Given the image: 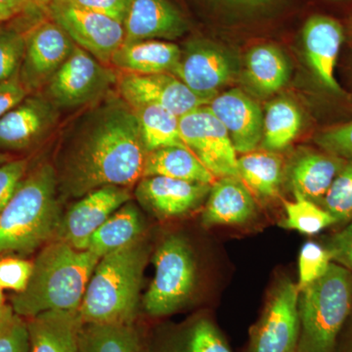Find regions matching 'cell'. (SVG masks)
Listing matches in <instances>:
<instances>
[{
	"mask_svg": "<svg viewBox=\"0 0 352 352\" xmlns=\"http://www.w3.org/2000/svg\"><path fill=\"white\" fill-rule=\"evenodd\" d=\"M80 8L108 16L124 25L131 0H65Z\"/></svg>",
	"mask_w": 352,
	"mask_h": 352,
	"instance_id": "f35d334b",
	"label": "cell"
},
{
	"mask_svg": "<svg viewBox=\"0 0 352 352\" xmlns=\"http://www.w3.org/2000/svg\"><path fill=\"white\" fill-rule=\"evenodd\" d=\"M344 41V27L328 16H311L303 25L302 43L308 64L319 82L338 94H342V88L336 80L335 69Z\"/></svg>",
	"mask_w": 352,
	"mask_h": 352,
	"instance_id": "ac0fdd59",
	"label": "cell"
},
{
	"mask_svg": "<svg viewBox=\"0 0 352 352\" xmlns=\"http://www.w3.org/2000/svg\"><path fill=\"white\" fill-rule=\"evenodd\" d=\"M240 1H245V2H259V1H263V0H240Z\"/></svg>",
	"mask_w": 352,
	"mask_h": 352,
	"instance_id": "c3c4849f",
	"label": "cell"
},
{
	"mask_svg": "<svg viewBox=\"0 0 352 352\" xmlns=\"http://www.w3.org/2000/svg\"><path fill=\"white\" fill-rule=\"evenodd\" d=\"M180 55L182 50L176 44L150 39L124 43L113 55L110 64L124 73L138 75L173 74Z\"/></svg>",
	"mask_w": 352,
	"mask_h": 352,
	"instance_id": "7402d4cb",
	"label": "cell"
},
{
	"mask_svg": "<svg viewBox=\"0 0 352 352\" xmlns=\"http://www.w3.org/2000/svg\"><path fill=\"white\" fill-rule=\"evenodd\" d=\"M147 154L131 106L120 97L98 101L65 131L55 166L59 192L80 199L108 185L131 188Z\"/></svg>",
	"mask_w": 352,
	"mask_h": 352,
	"instance_id": "6da1fadb",
	"label": "cell"
},
{
	"mask_svg": "<svg viewBox=\"0 0 352 352\" xmlns=\"http://www.w3.org/2000/svg\"><path fill=\"white\" fill-rule=\"evenodd\" d=\"M140 126L141 135L148 153L164 147H187L182 140L179 118L163 107L144 104L131 107Z\"/></svg>",
	"mask_w": 352,
	"mask_h": 352,
	"instance_id": "f1b7e54d",
	"label": "cell"
},
{
	"mask_svg": "<svg viewBox=\"0 0 352 352\" xmlns=\"http://www.w3.org/2000/svg\"><path fill=\"white\" fill-rule=\"evenodd\" d=\"M201 221L207 227L237 226L256 214V201L239 177L226 176L210 187Z\"/></svg>",
	"mask_w": 352,
	"mask_h": 352,
	"instance_id": "ffe728a7",
	"label": "cell"
},
{
	"mask_svg": "<svg viewBox=\"0 0 352 352\" xmlns=\"http://www.w3.org/2000/svg\"><path fill=\"white\" fill-rule=\"evenodd\" d=\"M351 34H352V20H351Z\"/></svg>",
	"mask_w": 352,
	"mask_h": 352,
	"instance_id": "681fc988",
	"label": "cell"
},
{
	"mask_svg": "<svg viewBox=\"0 0 352 352\" xmlns=\"http://www.w3.org/2000/svg\"><path fill=\"white\" fill-rule=\"evenodd\" d=\"M207 106L226 127L236 152L254 151L263 141V112L242 90L234 88L217 94Z\"/></svg>",
	"mask_w": 352,
	"mask_h": 352,
	"instance_id": "e0dca14e",
	"label": "cell"
},
{
	"mask_svg": "<svg viewBox=\"0 0 352 352\" xmlns=\"http://www.w3.org/2000/svg\"><path fill=\"white\" fill-rule=\"evenodd\" d=\"M46 11L76 45L101 63L110 64L116 51L124 43V25L108 16L73 6L65 0H53Z\"/></svg>",
	"mask_w": 352,
	"mask_h": 352,
	"instance_id": "ba28073f",
	"label": "cell"
},
{
	"mask_svg": "<svg viewBox=\"0 0 352 352\" xmlns=\"http://www.w3.org/2000/svg\"><path fill=\"white\" fill-rule=\"evenodd\" d=\"M10 156H9L6 152L0 150V166H1L2 164L6 163V162L10 161Z\"/></svg>",
	"mask_w": 352,
	"mask_h": 352,
	"instance_id": "bcb514c9",
	"label": "cell"
},
{
	"mask_svg": "<svg viewBox=\"0 0 352 352\" xmlns=\"http://www.w3.org/2000/svg\"><path fill=\"white\" fill-rule=\"evenodd\" d=\"M68 34L55 21L38 23L25 34L20 82L30 94L43 90L75 47Z\"/></svg>",
	"mask_w": 352,
	"mask_h": 352,
	"instance_id": "8fae6325",
	"label": "cell"
},
{
	"mask_svg": "<svg viewBox=\"0 0 352 352\" xmlns=\"http://www.w3.org/2000/svg\"><path fill=\"white\" fill-rule=\"evenodd\" d=\"M117 85L120 98L131 107L153 104L170 111L178 118L208 104L170 73H122Z\"/></svg>",
	"mask_w": 352,
	"mask_h": 352,
	"instance_id": "9a60e30c",
	"label": "cell"
},
{
	"mask_svg": "<svg viewBox=\"0 0 352 352\" xmlns=\"http://www.w3.org/2000/svg\"><path fill=\"white\" fill-rule=\"evenodd\" d=\"M331 263L332 258L327 248L315 242L305 243L298 258V291L323 276Z\"/></svg>",
	"mask_w": 352,
	"mask_h": 352,
	"instance_id": "836d02e7",
	"label": "cell"
},
{
	"mask_svg": "<svg viewBox=\"0 0 352 352\" xmlns=\"http://www.w3.org/2000/svg\"><path fill=\"white\" fill-rule=\"evenodd\" d=\"M294 195L295 200L285 201V228L298 231L305 235H316L327 227L338 223L335 217L318 204L300 194L294 193Z\"/></svg>",
	"mask_w": 352,
	"mask_h": 352,
	"instance_id": "1f68e13d",
	"label": "cell"
},
{
	"mask_svg": "<svg viewBox=\"0 0 352 352\" xmlns=\"http://www.w3.org/2000/svg\"><path fill=\"white\" fill-rule=\"evenodd\" d=\"M346 160L328 152L309 151L296 157L289 170L294 193L320 204Z\"/></svg>",
	"mask_w": 352,
	"mask_h": 352,
	"instance_id": "603a6c76",
	"label": "cell"
},
{
	"mask_svg": "<svg viewBox=\"0 0 352 352\" xmlns=\"http://www.w3.org/2000/svg\"><path fill=\"white\" fill-rule=\"evenodd\" d=\"M124 43L173 39L186 31V23L168 0H131L124 22Z\"/></svg>",
	"mask_w": 352,
	"mask_h": 352,
	"instance_id": "d6986e66",
	"label": "cell"
},
{
	"mask_svg": "<svg viewBox=\"0 0 352 352\" xmlns=\"http://www.w3.org/2000/svg\"><path fill=\"white\" fill-rule=\"evenodd\" d=\"M29 171V160L11 159L0 166V212Z\"/></svg>",
	"mask_w": 352,
	"mask_h": 352,
	"instance_id": "74e56055",
	"label": "cell"
},
{
	"mask_svg": "<svg viewBox=\"0 0 352 352\" xmlns=\"http://www.w3.org/2000/svg\"><path fill=\"white\" fill-rule=\"evenodd\" d=\"M235 73V60L226 51L208 41H193L182 51L173 75L208 103Z\"/></svg>",
	"mask_w": 352,
	"mask_h": 352,
	"instance_id": "5bb4252c",
	"label": "cell"
},
{
	"mask_svg": "<svg viewBox=\"0 0 352 352\" xmlns=\"http://www.w3.org/2000/svg\"><path fill=\"white\" fill-rule=\"evenodd\" d=\"M19 315L15 314L11 305L2 303L0 305V335L8 330L13 325L14 322L17 320Z\"/></svg>",
	"mask_w": 352,
	"mask_h": 352,
	"instance_id": "ee69618b",
	"label": "cell"
},
{
	"mask_svg": "<svg viewBox=\"0 0 352 352\" xmlns=\"http://www.w3.org/2000/svg\"><path fill=\"white\" fill-rule=\"evenodd\" d=\"M34 261L19 258H0V285L16 294L27 288L31 280Z\"/></svg>",
	"mask_w": 352,
	"mask_h": 352,
	"instance_id": "d590c367",
	"label": "cell"
},
{
	"mask_svg": "<svg viewBox=\"0 0 352 352\" xmlns=\"http://www.w3.org/2000/svg\"><path fill=\"white\" fill-rule=\"evenodd\" d=\"M149 252L141 238L100 258L78 307L82 324H134Z\"/></svg>",
	"mask_w": 352,
	"mask_h": 352,
	"instance_id": "277c9868",
	"label": "cell"
},
{
	"mask_svg": "<svg viewBox=\"0 0 352 352\" xmlns=\"http://www.w3.org/2000/svg\"><path fill=\"white\" fill-rule=\"evenodd\" d=\"M316 143L325 152L344 160L352 159V122L321 132Z\"/></svg>",
	"mask_w": 352,
	"mask_h": 352,
	"instance_id": "8d00e7d4",
	"label": "cell"
},
{
	"mask_svg": "<svg viewBox=\"0 0 352 352\" xmlns=\"http://www.w3.org/2000/svg\"><path fill=\"white\" fill-rule=\"evenodd\" d=\"M212 185L164 176H147L138 183L139 203L161 219L182 217L201 205Z\"/></svg>",
	"mask_w": 352,
	"mask_h": 352,
	"instance_id": "2e32d148",
	"label": "cell"
},
{
	"mask_svg": "<svg viewBox=\"0 0 352 352\" xmlns=\"http://www.w3.org/2000/svg\"><path fill=\"white\" fill-rule=\"evenodd\" d=\"M29 352H80L78 310H52L25 319Z\"/></svg>",
	"mask_w": 352,
	"mask_h": 352,
	"instance_id": "44dd1931",
	"label": "cell"
},
{
	"mask_svg": "<svg viewBox=\"0 0 352 352\" xmlns=\"http://www.w3.org/2000/svg\"><path fill=\"white\" fill-rule=\"evenodd\" d=\"M32 4L31 0H0V22L13 19Z\"/></svg>",
	"mask_w": 352,
	"mask_h": 352,
	"instance_id": "7bdbcfd3",
	"label": "cell"
},
{
	"mask_svg": "<svg viewBox=\"0 0 352 352\" xmlns=\"http://www.w3.org/2000/svg\"><path fill=\"white\" fill-rule=\"evenodd\" d=\"M80 352H146L135 324H82Z\"/></svg>",
	"mask_w": 352,
	"mask_h": 352,
	"instance_id": "4316f807",
	"label": "cell"
},
{
	"mask_svg": "<svg viewBox=\"0 0 352 352\" xmlns=\"http://www.w3.org/2000/svg\"><path fill=\"white\" fill-rule=\"evenodd\" d=\"M300 126L302 115L293 102L273 101L263 117V147L272 152L285 149L298 135Z\"/></svg>",
	"mask_w": 352,
	"mask_h": 352,
	"instance_id": "4dcf8cb0",
	"label": "cell"
},
{
	"mask_svg": "<svg viewBox=\"0 0 352 352\" xmlns=\"http://www.w3.org/2000/svg\"><path fill=\"white\" fill-rule=\"evenodd\" d=\"M99 261L87 250L51 241L34 261L27 288L11 298V307L24 319L52 310H78Z\"/></svg>",
	"mask_w": 352,
	"mask_h": 352,
	"instance_id": "7a4b0ae2",
	"label": "cell"
},
{
	"mask_svg": "<svg viewBox=\"0 0 352 352\" xmlns=\"http://www.w3.org/2000/svg\"><path fill=\"white\" fill-rule=\"evenodd\" d=\"M351 309V271L332 263L323 276L300 292L296 352L335 351Z\"/></svg>",
	"mask_w": 352,
	"mask_h": 352,
	"instance_id": "5b68a950",
	"label": "cell"
},
{
	"mask_svg": "<svg viewBox=\"0 0 352 352\" xmlns=\"http://www.w3.org/2000/svg\"><path fill=\"white\" fill-rule=\"evenodd\" d=\"M131 188L108 185L89 192L62 215L56 240L87 250L90 238L120 207L131 201Z\"/></svg>",
	"mask_w": 352,
	"mask_h": 352,
	"instance_id": "7c38bea8",
	"label": "cell"
},
{
	"mask_svg": "<svg viewBox=\"0 0 352 352\" xmlns=\"http://www.w3.org/2000/svg\"><path fill=\"white\" fill-rule=\"evenodd\" d=\"M145 222L140 210L129 201L120 207L90 238L87 251L99 258L141 239Z\"/></svg>",
	"mask_w": 352,
	"mask_h": 352,
	"instance_id": "d4e9b609",
	"label": "cell"
},
{
	"mask_svg": "<svg viewBox=\"0 0 352 352\" xmlns=\"http://www.w3.org/2000/svg\"><path fill=\"white\" fill-rule=\"evenodd\" d=\"M25 48V34L14 29L0 30V82L19 75Z\"/></svg>",
	"mask_w": 352,
	"mask_h": 352,
	"instance_id": "e575fe53",
	"label": "cell"
},
{
	"mask_svg": "<svg viewBox=\"0 0 352 352\" xmlns=\"http://www.w3.org/2000/svg\"><path fill=\"white\" fill-rule=\"evenodd\" d=\"M118 78L108 65L75 45L68 59L44 87L43 94L59 110L80 108L103 98L113 85H117Z\"/></svg>",
	"mask_w": 352,
	"mask_h": 352,
	"instance_id": "52a82bcc",
	"label": "cell"
},
{
	"mask_svg": "<svg viewBox=\"0 0 352 352\" xmlns=\"http://www.w3.org/2000/svg\"><path fill=\"white\" fill-rule=\"evenodd\" d=\"M179 129L185 145L215 178H240L237 152L230 136L207 105L180 117Z\"/></svg>",
	"mask_w": 352,
	"mask_h": 352,
	"instance_id": "9c48e42d",
	"label": "cell"
},
{
	"mask_svg": "<svg viewBox=\"0 0 352 352\" xmlns=\"http://www.w3.org/2000/svg\"><path fill=\"white\" fill-rule=\"evenodd\" d=\"M60 110L43 94H30L0 118V150L22 152L41 144L56 129Z\"/></svg>",
	"mask_w": 352,
	"mask_h": 352,
	"instance_id": "4fadbf2b",
	"label": "cell"
},
{
	"mask_svg": "<svg viewBox=\"0 0 352 352\" xmlns=\"http://www.w3.org/2000/svg\"><path fill=\"white\" fill-rule=\"evenodd\" d=\"M238 170L241 180L245 186L263 199L273 198L278 194L283 164L274 152L252 151L238 157Z\"/></svg>",
	"mask_w": 352,
	"mask_h": 352,
	"instance_id": "83f0119b",
	"label": "cell"
},
{
	"mask_svg": "<svg viewBox=\"0 0 352 352\" xmlns=\"http://www.w3.org/2000/svg\"><path fill=\"white\" fill-rule=\"evenodd\" d=\"M147 176H164L210 185L217 179L189 148L179 146L161 148L148 153L142 177Z\"/></svg>",
	"mask_w": 352,
	"mask_h": 352,
	"instance_id": "484cf974",
	"label": "cell"
},
{
	"mask_svg": "<svg viewBox=\"0 0 352 352\" xmlns=\"http://www.w3.org/2000/svg\"><path fill=\"white\" fill-rule=\"evenodd\" d=\"M55 166L43 163L28 171L0 212V256L32 254L56 239L62 219Z\"/></svg>",
	"mask_w": 352,
	"mask_h": 352,
	"instance_id": "3957f363",
	"label": "cell"
},
{
	"mask_svg": "<svg viewBox=\"0 0 352 352\" xmlns=\"http://www.w3.org/2000/svg\"><path fill=\"white\" fill-rule=\"evenodd\" d=\"M0 352H29L25 319L18 317L10 328L0 335Z\"/></svg>",
	"mask_w": 352,
	"mask_h": 352,
	"instance_id": "60d3db41",
	"label": "cell"
},
{
	"mask_svg": "<svg viewBox=\"0 0 352 352\" xmlns=\"http://www.w3.org/2000/svg\"><path fill=\"white\" fill-rule=\"evenodd\" d=\"M53 0H31L32 6L39 7V8L46 9L47 10L48 6H50Z\"/></svg>",
	"mask_w": 352,
	"mask_h": 352,
	"instance_id": "f6af8a7d",
	"label": "cell"
},
{
	"mask_svg": "<svg viewBox=\"0 0 352 352\" xmlns=\"http://www.w3.org/2000/svg\"><path fill=\"white\" fill-rule=\"evenodd\" d=\"M2 303L6 302H4L3 288L0 285V305H2Z\"/></svg>",
	"mask_w": 352,
	"mask_h": 352,
	"instance_id": "7dc6e473",
	"label": "cell"
},
{
	"mask_svg": "<svg viewBox=\"0 0 352 352\" xmlns=\"http://www.w3.org/2000/svg\"><path fill=\"white\" fill-rule=\"evenodd\" d=\"M146 352H232L219 329L205 316L170 330Z\"/></svg>",
	"mask_w": 352,
	"mask_h": 352,
	"instance_id": "cb8c5ba5",
	"label": "cell"
},
{
	"mask_svg": "<svg viewBox=\"0 0 352 352\" xmlns=\"http://www.w3.org/2000/svg\"><path fill=\"white\" fill-rule=\"evenodd\" d=\"M326 248L330 252L332 263L352 271V221L336 234Z\"/></svg>",
	"mask_w": 352,
	"mask_h": 352,
	"instance_id": "ab89813d",
	"label": "cell"
},
{
	"mask_svg": "<svg viewBox=\"0 0 352 352\" xmlns=\"http://www.w3.org/2000/svg\"><path fill=\"white\" fill-rule=\"evenodd\" d=\"M153 263L154 278L143 298V307L150 316H168L182 309L193 294L195 258L184 238L170 235L157 247Z\"/></svg>",
	"mask_w": 352,
	"mask_h": 352,
	"instance_id": "8992f818",
	"label": "cell"
},
{
	"mask_svg": "<svg viewBox=\"0 0 352 352\" xmlns=\"http://www.w3.org/2000/svg\"><path fill=\"white\" fill-rule=\"evenodd\" d=\"M30 94L20 82L19 75L0 82V118L12 110Z\"/></svg>",
	"mask_w": 352,
	"mask_h": 352,
	"instance_id": "b9f144b4",
	"label": "cell"
},
{
	"mask_svg": "<svg viewBox=\"0 0 352 352\" xmlns=\"http://www.w3.org/2000/svg\"><path fill=\"white\" fill-rule=\"evenodd\" d=\"M319 206L337 222L352 219V159L346 160Z\"/></svg>",
	"mask_w": 352,
	"mask_h": 352,
	"instance_id": "d6a6232c",
	"label": "cell"
},
{
	"mask_svg": "<svg viewBox=\"0 0 352 352\" xmlns=\"http://www.w3.org/2000/svg\"><path fill=\"white\" fill-rule=\"evenodd\" d=\"M347 352H352V346H351V349H349V351Z\"/></svg>",
	"mask_w": 352,
	"mask_h": 352,
	"instance_id": "f907efd6",
	"label": "cell"
},
{
	"mask_svg": "<svg viewBox=\"0 0 352 352\" xmlns=\"http://www.w3.org/2000/svg\"><path fill=\"white\" fill-rule=\"evenodd\" d=\"M298 291L282 280L271 294L258 323L252 328L249 352H296L300 338Z\"/></svg>",
	"mask_w": 352,
	"mask_h": 352,
	"instance_id": "30bf717a",
	"label": "cell"
},
{
	"mask_svg": "<svg viewBox=\"0 0 352 352\" xmlns=\"http://www.w3.org/2000/svg\"><path fill=\"white\" fill-rule=\"evenodd\" d=\"M245 73L256 89L263 94H273L288 80V62L276 46L261 44L248 52Z\"/></svg>",
	"mask_w": 352,
	"mask_h": 352,
	"instance_id": "f546056e",
	"label": "cell"
}]
</instances>
